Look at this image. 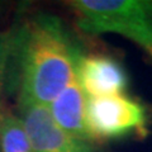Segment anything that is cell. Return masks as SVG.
<instances>
[{
  "instance_id": "1",
  "label": "cell",
  "mask_w": 152,
  "mask_h": 152,
  "mask_svg": "<svg viewBox=\"0 0 152 152\" xmlns=\"http://www.w3.org/2000/svg\"><path fill=\"white\" fill-rule=\"evenodd\" d=\"M76 46L61 19L38 14L13 36L12 55L18 66L19 105L48 108L76 77Z\"/></svg>"
},
{
  "instance_id": "2",
  "label": "cell",
  "mask_w": 152,
  "mask_h": 152,
  "mask_svg": "<svg viewBox=\"0 0 152 152\" xmlns=\"http://www.w3.org/2000/svg\"><path fill=\"white\" fill-rule=\"evenodd\" d=\"M77 27L93 36L115 33L152 56L151 0H72Z\"/></svg>"
},
{
  "instance_id": "3",
  "label": "cell",
  "mask_w": 152,
  "mask_h": 152,
  "mask_svg": "<svg viewBox=\"0 0 152 152\" xmlns=\"http://www.w3.org/2000/svg\"><path fill=\"white\" fill-rule=\"evenodd\" d=\"M145 107L126 95L88 99L86 127L91 140L121 138L146 129Z\"/></svg>"
},
{
  "instance_id": "4",
  "label": "cell",
  "mask_w": 152,
  "mask_h": 152,
  "mask_svg": "<svg viewBox=\"0 0 152 152\" xmlns=\"http://www.w3.org/2000/svg\"><path fill=\"white\" fill-rule=\"evenodd\" d=\"M33 152H103L90 141L67 134L56 126L48 109L41 105H19Z\"/></svg>"
},
{
  "instance_id": "5",
  "label": "cell",
  "mask_w": 152,
  "mask_h": 152,
  "mask_svg": "<svg viewBox=\"0 0 152 152\" xmlns=\"http://www.w3.org/2000/svg\"><path fill=\"white\" fill-rule=\"evenodd\" d=\"M75 75L88 99L122 95L128 85V76L123 66L105 55L80 52L76 58Z\"/></svg>"
},
{
  "instance_id": "6",
  "label": "cell",
  "mask_w": 152,
  "mask_h": 152,
  "mask_svg": "<svg viewBox=\"0 0 152 152\" xmlns=\"http://www.w3.org/2000/svg\"><path fill=\"white\" fill-rule=\"evenodd\" d=\"M88 96L76 77L53 99L48 112L56 126L76 138L93 142L86 127Z\"/></svg>"
},
{
  "instance_id": "7",
  "label": "cell",
  "mask_w": 152,
  "mask_h": 152,
  "mask_svg": "<svg viewBox=\"0 0 152 152\" xmlns=\"http://www.w3.org/2000/svg\"><path fill=\"white\" fill-rule=\"evenodd\" d=\"M0 152H33L26 126L19 115L0 104Z\"/></svg>"
},
{
  "instance_id": "8",
  "label": "cell",
  "mask_w": 152,
  "mask_h": 152,
  "mask_svg": "<svg viewBox=\"0 0 152 152\" xmlns=\"http://www.w3.org/2000/svg\"><path fill=\"white\" fill-rule=\"evenodd\" d=\"M12 46H13V36L0 33V96H1V90L4 88V83H5L7 79L8 65L12 55Z\"/></svg>"
}]
</instances>
